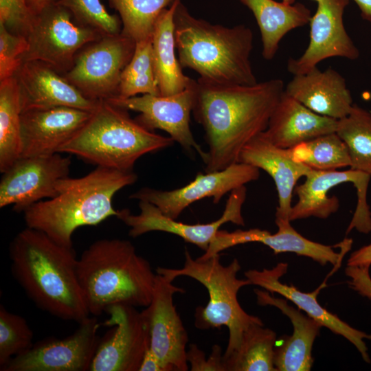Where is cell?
<instances>
[{"label":"cell","mask_w":371,"mask_h":371,"mask_svg":"<svg viewBox=\"0 0 371 371\" xmlns=\"http://www.w3.org/2000/svg\"><path fill=\"white\" fill-rule=\"evenodd\" d=\"M284 87L278 78L251 85L196 80L192 113L208 146L203 161L206 172L238 162L244 146L267 129Z\"/></svg>","instance_id":"cell-1"},{"label":"cell","mask_w":371,"mask_h":371,"mask_svg":"<svg viewBox=\"0 0 371 371\" xmlns=\"http://www.w3.org/2000/svg\"><path fill=\"white\" fill-rule=\"evenodd\" d=\"M9 254L13 277L39 308L77 323L90 315L73 248L26 227L11 241Z\"/></svg>","instance_id":"cell-2"},{"label":"cell","mask_w":371,"mask_h":371,"mask_svg":"<svg viewBox=\"0 0 371 371\" xmlns=\"http://www.w3.org/2000/svg\"><path fill=\"white\" fill-rule=\"evenodd\" d=\"M137 179L134 171L100 166L80 177L62 179L54 197L37 202L23 212L26 226L73 248L72 235L78 227L95 226L118 216L119 210L113 205L114 195Z\"/></svg>","instance_id":"cell-3"},{"label":"cell","mask_w":371,"mask_h":371,"mask_svg":"<svg viewBox=\"0 0 371 371\" xmlns=\"http://www.w3.org/2000/svg\"><path fill=\"white\" fill-rule=\"evenodd\" d=\"M175 40L182 67L196 71L211 84L257 83L250 55L252 30L244 25L225 27L192 15L179 0L174 14Z\"/></svg>","instance_id":"cell-4"},{"label":"cell","mask_w":371,"mask_h":371,"mask_svg":"<svg viewBox=\"0 0 371 371\" xmlns=\"http://www.w3.org/2000/svg\"><path fill=\"white\" fill-rule=\"evenodd\" d=\"M77 272L92 316L113 305L145 308L151 301L156 273L129 240H95L78 258Z\"/></svg>","instance_id":"cell-5"},{"label":"cell","mask_w":371,"mask_h":371,"mask_svg":"<svg viewBox=\"0 0 371 371\" xmlns=\"http://www.w3.org/2000/svg\"><path fill=\"white\" fill-rule=\"evenodd\" d=\"M170 137L150 131L128 110L100 101L85 125L58 150L96 166L133 171L143 155L172 146Z\"/></svg>","instance_id":"cell-6"},{"label":"cell","mask_w":371,"mask_h":371,"mask_svg":"<svg viewBox=\"0 0 371 371\" xmlns=\"http://www.w3.org/2000/svg\"><path fill=\"white\" fill-rule=\"evenodd\" d=\"M240 268L236 258L224 266L221 263L219 254L206 260H201L194 259L188 251H186L183 267H158L156 269V273L171 281L179 276H188L207 289L209 301L205 306L196 308L194 325L201 330L223 326L228 328L229 339L223 357L229 356L238 348L243 333L250 326L263 324L258 317L246 313L238 301L239 290L245 286L251 285L247 278H237Z\"/></svg>","instance_id":"cell-7"},{"label":"cell","mask_w":371,"mask_h":371,"mask_svg":"<svg viewBox=\"0 0 371 371\" xmlns=\"http://www.w3.org/2000/svg\"><path fill=\"white\" fill-rule=\"evenodd\" d=\"M103 35L77 24L71 13L56 2L34 16L25 38L27 49L23 62H42L64 75L74 64L77 54Z\"/></svg>","instance_id":"cell-8"},{"label":"cell","mask_w":371,"mask_h":371,"mask_svg":"<svg viewBox=\"0 0 371 371\" xmlns=\"http://www.w3.org/2000/svg\"><path fill=\"white\" fill-rule=\"evenodd\" d=\"M135 42L122 32L103 36L85 46L64 77L89 100L117 96L122 74L131 60Z\"/></svg>","instance_id":"cell-9"},{"label":"cell","mask_w":371,"mask_h":371,"mask_svg":"<svg viewBox=\"0 0 371 371\" xmlns=\"http://www.w3.org/2000/svg\"><path fill=\"white\" fill-rule=\"evenodd\" d=\"M370 177L365 172L351 168L341 171L311 169L305 176L304 183L294 189L298 201L291 207L290 221L311 216L327 218L339 207V199L335 196H329L328 192L337 185L350 182L357 190V204L348 227L361 233L370 232L371 212L367 201Z\"/></svg>","instance_id":"cell-10"},{"label":"cell","mask_w":371,"mask_h":371,"mask_svg":"<svg viewBox=\"0 0 371 371\" xmlns=\"http://www.w3.org/2000/svg\"><path fill=\"white\" fill-rule=\"evenodd\" d=\"M96 316L78 323L77 329L63 338H47L26 352L13 357L1 371H87L100 338Z\"/></svg>","instance_id":"cell-11"},{"label":"cell","mask_w":371,"mask_h":371,"mask_svg":"<svg viewBox=\"0 0 371 371\" xmlns=\"http://www.w3.org/2000/svg\"><path fill=\"white\" fill-rule=\"evenodd\" d=\"M71 159L57 153L19 157L2 172L0 182V207L12 205L23 212L45 199L54 197L58 182L69 177Z\"/></svg>","instance_id":"cell-12"},{"label":"cell","mask_w":371,"mask_h":371,"mask_svg":"<svg viewBox=\"0 0 371 371\" xmlns=\"http://www.w3.org/2000/svg\"><path fill=\"white\" fill-rule=\"evenodd\" d=\"M104 325L112 328L100 340L89 371H139L150 348L145 317L137 307L117 304L108 308Z\"/></svg>","instance_id":"cell-13"},{"label":"cell","mask_w":371,"mask_h":371,"mask_svg":"<svg viewBox=\"0 0 371 371\" xmlns=\"http://www.w3.org/2000/svg\"><path fill=\"white\" fill-rule=\"evenodd\" d=\"M185 291L156 273L150 304L142 311L149 334L150 348L164 371H187L188 337L173 302V295Z\"/></svg>","instance_id":"cell-14"},{"label":"cell","mask_w":371,"mask_h":371,"mask_svg":"<svg viewBox=\"0 0 371 371\" xmlns=\"http://www.w3.org/2000/svg\"><path fill=\"white\" fill-rule=\"evenodd\" d=\"M259 176V168L238 162L224 170L198 173L188 184L177 189L144 187L129 198L153 203L165 215L177 219L192 203L207 197H212L213 202L218 203L225 194L257 180Z\"/></svg>","instance_id":"cell-15"},{"label":"cell","mask_w":371,"mask_h":371,"mask_svg":"<svg viewBox=\"0 0 371 371\" xmlns=\"http://www.w3.org/2000/svg\"><path fill=\"white\" fill-rule=\"evenodd\" d=\"M196 80L187 89L171 95L142 94L128 98H113L108 102L139 113L135 118L146 128L166 132L188 153L196 152L203 161L206 152L194 139L190 126Z\"/></svg>","instance_id":"cell-16"},{"label":"cell","mask_w":371,"mask_h":371,"mask_svg":"<svg viewBox=\"0 0 371 371\" xmlns=\"http://www.w3.org/2000/svg\"><path fill=\"white\" fill-rule=\"evenodd\" d=\"M246 193L245 186L232 190L221 216L209 223L192 225L177 221L165 215L153 203L144 201H139L140 212L138 214H132L128 210L124 209L119 210L117 217L130 227L128 234L133 238L150 232H164L177 235L205 251L223 224L232 222L245 225L242 206Z\"/></svg>","instance_id":"cell-17"},{"label":"cell","mask_w":371,"mask_h":371,"mask_svg":"<svg viewBox=\"0 0 371 371\" xmlns=\"http://www.w3.org/2000/svg\"><path fill=\"white\" fill-rule=\"evenodd\" d=\"M349 0H322L317 3L310 24V42L297 59L289 58L287 69L293 76L306 74L322 60L331 57L357 59L359 51L344 25Z\"/></svg>","instance_id":"cell-18"},{"label":"cell","mask_w":371,"mask_h":371,"mask_svg":"<svg viewBox=\"0 0 371 371\" xmlns=\"http://www.w3.org/2000/svg\"><path fill=\"white\" fill-rule=\"evenodd\" d=\"M275 222L278 227L275 234L258 228L231 232L219 229L207 249L199 258L206 260L234 246L258 242L268 246L276 254L292 252L308 257L321 265L330 263L335 266L341 260L342 253L350 249L349 246H346L340 254L337 253L332 246L312 241L302 236L291 226L289 219L276 217Z\"/></svg>","instance_id":"cell-19"},{"label":"cell","mask_w":371,"mask_h":371,"mask_svg":"<svg viewBox=\"0 0 371 371\" xmlns=\"http://www.w3.org/2000/svg\"><path fill=\"white\" fill-rule=\"evenodd\" d=\"M14 77L21 112L58 106L93 111L100 102L87 98L63 75L40 61H23Z\"/></svg>","instance_id":"cell-20"},{"label":"cell","mask_w":371,"mask_h":371,"mask_svg":"<svg viewBox=\"0 0 371 371\" xmlns=\"http://www.w3.org/2000/svg\"><path fill=\"white\" fill-rule=\"evenodd\" d=\"M92 112L67 106L21 112V157L58 153L85 125Z\"/></svg>","instance_id":"cell-21"},{"label":"cell","mask_w":371,"mask_h":371,"mask_svg":"<svg viewBox=\"0 0 371 371\" xmlns=\"http://www.w3.org/2000/svg\"><path fill=\"white\" fill-rule=\"evenodd\" d=\"M288 264L278 263L271 269H250L245 272V278L252 285L259 286L270 293H276L294 303L300 310L319 322L335 334L341 335L352 343L366 363H370L368 349L364 339L371 340V334L357 330L328 311L318 302L320 288L311 293L300 291L293 285L283 284L280 278L286 273Z\"/></svg>","instance_id":"cell-22"},{"label":"cell","mask_w":371,"mask_h":371,"mask_svg":"<svg viewBox=\"0 0 371 371\" xmlns=\"http://www.w3.org/2000/svg\"><path fill=\"white\" fill-rule=\"evenodd\" d=\"M238 162L262 169L273 179L278 195L276 217L289 218L293 192L297 181L311 168L295 161L290 149L274 145L262 132L242 149Z\"/></svg>","instance_id":"cell-23"},{"label":"cell","mask_w":371,"mask_h":371,"mask_svg":"<svg viewBox=\"0 0 371 371\" xmlns=\"http://www.w3.org/2000/svg\"><path fill=\"white\" fill-rule=\"evenodd\" d=\"M284 92L316 113L337 120L347 116L354 104L345 78L331 67L322 71L316 67L293 76Z\"/></svg>","instance_id":"cell-24"},{"label":"cell","mask_w":371,"mask_h":371,"mask_svg":"<svg viewBox=\"0 0 371 371\" xmlns=\"http://www.w3.org/2000/svg\"><path fill=\"white\" fill-rule=\"evenodd\" d=\"M257 302L261 306H273L291 320L293 333L283 337L282 344L274 347L273 364L276 371H309L313 364L312 350L322 324L290 306L287 300L275 297L266 290L254 289Z\"/></svg>","instance_id":"cell-25"},{"label":"cell","mask_w":371,"mask_h":371,"mask_svg":"<svg viewBox=\"0 0 371 371\" xmlns=\"http://www.w3.org/2000/svg\"><path fill=\"white\" fill-rule=\"evenodd\" d=\"M337 122L336 119L316 113L284 91L264 133L274 145L289 149L336 132Z\"/></svg>","instance_id":"cell-26"},{"label":"cell","mask_w":371,"mask_h":371,"mask_svg":"<svg viewBox=\"0 0 371 371\" xmlns=\"http://www.w3.org/2000/svg\"><path fill=\"white\" fill-rule=\"evenodd\" d=\"M253 13L261 34L262 55L266 60L276 56L282 38L295 28L309 23L311 10L303 3L275 0H239Z\"/></svg>","instance_id":"cell-27"},{"label":"cell","mask_w":371,"mask_h":371,"mask_svg":"<svg viewBox=\"0 0 371 371\" xmlns=\"http://www.w3.org/2000/svg\"><path fill=\"white\" fill-rule=\"evenodd\" d=\"M175 0L159 16L152 36L153 60L161 95H171L189 87L194 79L186 76L176 56L174 14Z\"/></svg>","instance_id":"cell-28"},{"label":"cell","mask_w":371,"mask_h":371,"mask_svg":"<svg viewBox=\"0 0 371 371\" xmlns=\"http://www.w3.org/2000/svg\"><path fill=\"white\" fill-rule=\"evenodd\" d=\"M276 333L263 324H254L243 333L238 348L223 357L225 371H276L273 350Z\"/></svg>","instance_id":"cell-29"},{"label":"cell","mask_w":371,"mask_h":371,"mask_svg":"<svg viewBox=\"0 0 371 371\" xmlns=\"http://www.w3.org/2000/svg\"><path fill=\"white\" fill-rule=\"evenodd\" d=\"M21 109L14 76L0 81V171L5 172L21 155Z\"/></svg>","instance_id":"cell-30"},{"label":"cell","mask_w":371,"mask_h":371,"mask_svg":"<svg viewBox=\"0 0 371 371\" xmlns=\"http://www.w3.org/2000/svg\"><path fill=\"white\" fill-rule=\"evenodd\" d=\"M336 133L348 147L350 168L371 176V113L354 104L338 120Z\"/></svg>","instance_id":"cell-31"},{"label":"cell","mask_w":371,"mask_h":371,"mask_svg":"<svg viewBox=\"0 0 371 371\" xmlns=\"http://www.w3.org/2000/svg\"><path fill=\"white\" fill-rule=\"evenodd\" d=\"M293 159L312 170L330 171L350 166L347 146L336 132L289 148Z\"/></svg>","instance_id":"cell-32"},{"label":"cell","mask_w":371,"mask_h":371,"mask_svg":"<svg viewBox=\"0 0 371 371\" xmlns=\"http://www.w3.org/2000/svg\"><path fill=\"white\" fill-rule=\"evenodd\" d=\"M138 94L160 95L152 38L135 43L134 54L122 74L115 98L124 99Z\"/></svg>","instance_id":"cell-33"},{"label":"cell","mask_w":371,"mask_h":371,"mask_svg":"<svg viewBox=\"0 0 371 371\" xmlns=\"http://www.w3.org/2000/svg\"><path fill=\"white\" fill-rule=\"evenodd\" d=\"M119 13L122 33L135 43L152 38L161 12L175 0H107Z\"/></svg>","instance_id":"cell-34"},{"label":"cell","mask_w":371,"mask_h":371,"mask_svg":"<svg viewBox=\"0 0 371 371\" xmlns=\"http://www.w3.org/2000/svg\"><path fill=\"white\" fill-rule=\"evenodd\" d=\"M33 333L25 318L0 306V368L32 347Z\"/></svg>","instance_id":"cell-35"},{"label":"cell","mask_w":371,"mask_h":371,"mask_svg":"<svg viewBox=\"0 0 371 371\" xmlns=\"http://www.w3.org/2000/svg\"><path fill=\"white\" fill-rule=\"evenodd\" d=\"M56 3L65 8L79 25L92 28L103 36L122 32L120 16L110 14L100 0H57Z\"/></svg>","instance_id":"cell-36"},{"label":"cell","mask_w":371,"mask_h":371,"mask_svg":"<svg viewBox=\"0 0 371 371\" xmlns=\"http://www.w3.org/2000/svg\"><path fill=\"white\" fill-rule=\"evenodd\" d=\"M27 49L25 36L14 34L0 24V81L15 76Z\"/></svg>","instance_id":"cell-37"},{"label":"cell","mask_w":371,"mask_h":371,"mask_svg":"<svg viewBox=\"0 0 371 371\" xmlns=\"http://www.w3.org/2000/svg\"><path fill=\"white\" fill-rule=\"evenodd\" d=\"M34 17L22 0H0V24L9 32L25 37Z\"/></svg>","instance_id":"cell-38"},{"label":"cell","mask_w":371,"mask_h":371,"mask_svg":"<svg viewBox=\"0 0 371 371\" xmlns=\"http://www.w3.org/2000/svg\"><path fill=\"white\" fill-rule=\"evenodd\" d=\"M222 349L218 345H214L209 357L196 344H191L186 352L188 363L192 371H225Z\"/></svg>","instance_id":"cell-39"},{"label":"cell","mask_w":371,"mask_h":371,"mask_svg":"<svg viewBox=\"0 0 371 371\" xmlns=\"http://www.w3.org/2000/svg\"><path fill=\"white\" fill-rule=\"evenodd\" d=\"M370 267L348 266L345 269L346 275L350 278L348 284L355 291L363 297L371 300V276Z\"/></svg>","instance_id":"cell-40"},{"label":"cell","mask_w":371,"mask_h":371,"mask_svg":"<svg viewBox=\"0 0 371 371\" xmlns=\"http://www.w3.org/2000/svg\"><path fill=\"white\" fill-rule=\"evenodd\" d=\"M348 266H371V243L353 251L347 261Z\"/></svg>","instance_id":"cell-41"},{"label":"cell","mask_w":371,"mask_h":371,"mask_svg":"<svg viewBox=\"0 0 371 371\" xmlns=\"http://www.w3.org/2000/svg\"><path fill=\"white\" fill-rule=\"evenodd\" d=\"M139 371H164L158 358L150 348L144 355Z\"/></svg>","instance_id":"cell-42"},{"label":"cell","mask_w":371,"mask_h":371,"mask_svg":"<svg viewBox=\"0 0 371 371\" xmlns=\"http://www.w3.org/2000/svg\"><path fill=\"white\" fill-rule=\"evenodd\" d=\"M30 12L34 16L44 8L53 4L57 0H22Z\"/></svg>","instance_id":"cell-43"},{"label":"cell","mask_w":371,"mask_h":371,"mask_svg":"<svg viewBox=\"0 0 371 371\" xmlns=\"http://www.w3.org/2000/svg\"><path fill=\"white\" fill-rule=\"evenodd\" d=\"M358 5L361 17L371 23V0H353Z\"/></svg>","instance_id":"cell-44"},{"label":"cell","mask_w":371,"mask_h":371,"mask_svg":"<svg viewBox=\"0 0 371 371\" xmlns=\"http://www.w3.org/2000/svg\"><path fill=\"white\" fill-rule=\"evenodd\" d=\"M282 1L289 4H293L295 3V0H282Z\"/></svg>","instance_id":"cell-45"},{"label":"cell","mask_w":371,"mask_h":371,"mask_svg":"<svg viewBox=\"0 0 371 371\" xmlns=\"http://www.w3.org/2000/svg\"><path fill=\"white\" fill-rule=\"evenodd\" d=\"M314 1H315L317 3H318V2H319V1H321L322 0H314Z\"/></svg>","instance_id":"cell-46"}]
</instances>
